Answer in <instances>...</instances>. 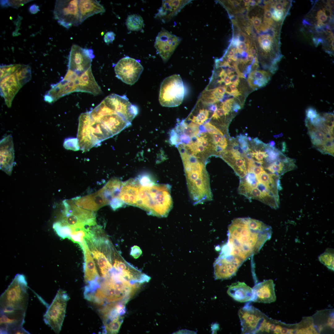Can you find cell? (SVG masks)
I'll return each mask as SVG.
<instances>
[{"label":"cell","instance_id":"cell-2","mask_svg":"<svg viewBox=\"0 0 334 334\" xmlns=\"http://www.w3.org/2000/svg\"><path fill=\"white\" fill-rule=\"evenodd\" d=\"M135 206L151 215L166 216L173 206L171 186L168 184L155 183L146 177L140 180Z\"/></svg>","mask_w":334,"mask_h":334},{"label":"cell","instance_id":"cell-4","mask_svg":"<svg viewBox=\"0 0 334 334\" xmlns=\"http://www.w3.org/2000/svg\"><path fill=\"white\" fill-rule=\"evenodd\" d=\"M280 177L265 170L257 175L247 172L245 176L240 179L238 192L248 199L268 204L274 199L280 188Z\"/></svg>","mask_w":334,"mask_h":334},{"label":"cell","instance_id":"cell-46","mask_svg":"<svg viewBox=\"0 0 334 334\" xmlns=\"http://www.w3.org/2000/svg\"><path fill=\"white\" fill-rule=\"evenodd\" d=\"M247 81L250 86L253 89L255 90L258 88L257 85L256 80L254 79L248 77Z\"/></svg>","mask_w":334,"mask_h":334},{"label":"cell","instance_id":"cell-30","mask_svg":"<svg viewBox=\"0 0 334 334\" xmlns=\"http://www.w3.org/2000/svg\"><path fill=\"white\" fill-rule=\"evenodd\" d=\"M92 227H86L72 229V232L69 239L79 245L84 240L90 238L92 233V229H91Z\"/></svg>","mask_w":334,"mask_h":334},{"label":"cell","instance_id":"cell-50","mask_svg":"<svg viewBox=\"0 0 334 334\" xmlns=\"http://www.w3.org/2000/svg\"><path fill=\"white\" fill-rule=\"evenodd\" d=\"M229 86L232 92H235L239 91L237 88V86L235 85L231 84L229 85Z\"/></svg>","mask_w":334,"mask_h":334},{"label":"cell","instance_id":"cell-6","mask_svg":"<svg viewBox=\"0 0 334 334\" xmlns=\"http://www.w3.org/2000/svg\"><path fill=\"white\" fill-rule=\"evenodd\" d=\"M138 284H133L115 272L101 280L99 287L95 291L90 301L100 305L113 303L126 304L138 288Z\"/></svg>","mask_w":334,"mask_h":334},{"label":"cell","instance_id":"cell-36","mask_svg":"<svg viewBox=\"0 0 334 334\" xmlns=\"http://www.w3.org/2000/svg\"><path fill=\"white\" fill-rule=\"evenodd\" d=\"M210 135L212 143L215 145L221 146L225 150L227 146L228 143L226 139L224 136L219 134Z\"/></svg>","mask_w":334,"mask_h":334},{"label":"cell","instance_id":"cell-27","mask_svg":"<svg viewBox=\"0 0 334 334\" xmlns=\"http://www.w3.org/2000/svg\"><path fill=\"white\" fill-rule=\"evenodd\" d=\"M227 293L234 300L240 302L251 301L253 295L252 288L244 282L239 281L228 286Z\"/></svg>","mask_w":334,"mask_h":334},{"label":"cell","instance_id":"cell-15","mask_svg":"<svg viewBox=\"0 0 334 334\" xmlns=\"http://www.w3.org/2000/svg\"><path fill=\"white\" fill-rule=\"evenodd\" d=\"M181 41L180 37L162 28L156 38L154 46L163 62H166Z\"/></svg>","mask_w":334,"mask_h":334},{"label":"cell","instance_id":"cell-44","mask_svg":"<svg viewBox=\"0 0 334 334\" xmlns=\"http://www.w3.org/2000/svg\"><path fill=\"white\" fill-rule=\"evenodd\" d=\"M306 112V118L310 119L316 118L318 114L316 109L312 107L308 108Z\"/></svg>","mask_w":334,"mask_h":334},{"label":"cell","instance_id":"cell-48","mask_svg":"<svg viewBox=\"0 0 334 334\" xmlns=\"http://www.w3.org/2000/svg\"><path fill=\"white\" fill-rule=\"evenodd\" d=\"M230 78L231 84H233L238 87L240 82V79L238 75H234Z\"/></svg>","mask_w":334,"mask_h":334},{"label":"cell","instance_id":"cell-21","mask_svg":"<svg viewBox=\"0 0 334 334\" xmlns=\"http://www.w3.org/2000/svg\"><path fill=\"white\" fill-rule=\"evenodd\" d=\"M0 169L10 175L14 164V150L12 138L10 134L0 142Z\"/></svg>","mask_w":334,"mask_h":334},{"label":"cell","instance_id":"cell-23","mask_svg":"<svg viewBox=\"0 0 334 334\" xmlns=\"http://www.w3.org/2000/svg\"><path fill=\"white\" fill-rule=\"evenodd\" d=\"M191 0H163L161 6L156 14L155 17L163 22L170 20L176 16L181 10Z\"/></svg>","mask_w":334,"mask_h":334},{"label":"cell","instance_id":"cell-1","mask_svg":"<svg viewBox=\"0 0 334 334\" xmlns=\"http://www.w3.org/2000/svg\"><path fill=\"white\" fill-rule=\"evenodd\" d=\"M271 234V227L261 221L237 218L228 227V242L223 246L229 254L243 263L259 252Z\"/></svg>","mask_w":334,"mask_h":334},{"label":"cell","instance_id":"cell-37","mask_svg":"<svg viewBox=\"0 0 334 334\" xmlns=\"http://www.w3.org/2000/svg\"><path fill=\"white\" fill-rule=\"evenodd\" d=\"M271 76L269 72L263 70L252 71L248 76L255 80L266 79L268 81L270 80Z\"/></svg>","mask_w":334,"mask_h":334},{"label":"cell","instance_id":"cell-19","mask_svg":"<svg viewBox=\"0 0 334 334\" xmlns=\"http://www.w3.org/2000/svg\"><path fill=\"white\" fill-rule=\"evenodd\" d=\"M79 246L84 255V281L86 286H91L99 284L100 279L95 262L85 240L81 242Z\"/></svg>","mask_w":334,"mask_h":334},{"label":"cell","instance_id":"cell-25","mask_svg":"<svg viewBox=\"0 0 334 334\" xmlns=\"http://www.w3.org/2000/svg\"><path fill=\"white\" fill-rule=\"evenodd\" d=\"M140 185L139 180L133 178L122 182L118 197L124 204L135 206Z\"/></svg>","mask_w":334,"mask_h":334},{"label":"cell","instance_id":"cell-52","mask_svg":"<svg viewBox=\"0 0 334 334\" xmlns=\"http://www.w3.org/2000/svg\"><path fill=\"white\" fill-rule=\"evenodd\" d=\"M254 59V56L253 55H251L250 54H248L247 55V56L246 57V59H247V61L248 62V61H250V62L252 61H252Z\"/></svg>","mask_w":334,"mask_h":334},{"label":"cell","instance_id":"cell-56","mask_svg":"<svg viewBox=\"0 0 334 334\" xmlns=\"http://www.w3.org/2000/svg\"><path fill=\"white\" fill-rule=\"evenodd\" d=\"M247 139H248V140L250 141H252L251 138V137H247Z\"/></svg>","mask_w":334,"mask_h":334},{"label":"cell","instance_id":"cell-35","mask_svg":"<svg viewBox=\"0 0 334 334\" xmlns=\"http://www.w3.org/2000/svg\"><path fill=\"white\" fill-rule=\"evenodd\" d=\"M20 65V64H14L1 66L0 80L14 73Z\"/></svg>","mask_w":334,"mask_h":334},{"label":"cell","instance_id":"cell-8","mask_svg":"<svg viewBox=\"0 0 334 334\" xmlns=\"http://www.w3.org/2000/svg\"><path fill=\"white\" fill-rule=\"evenodd\" d=\"M63 204L64 209L60 221L71 229L96 225V216L93 211L77 206L71 199L64 200Z\"/></svg>","mask_w":334,"mask_h":334},{"label":"cell","instance_id":"cell-47","mask_svg":"<svg viewBox=\"0 0 334 334\" xmlns=\"http://www.w3.org/2000/svg\"><path fill=\"white\" fill-rule=\"evenodd\" d=\"M40 10L39 6L36 4L32 5L29 9V11L32 14H36Z\"/></svg>","mask_w":334,"mask_h":334},{"label":"cell","instance_id":"cell-13","mask_svg":"<svg viewBox=\"0 0 334 334\" xmlns=\"http://www.w3.org/2000/svg\"><path fill=\"white\" fill-rule=\"evenodd\" d=\"M114 69L118 79L126 84L132 85L138 81L143 68L140 61L126 56L117 62Z\"/></svg>","mask_w":334,"mask_h":334},{"label":"cell","instance_id":"cell-45","mask_svg":"<svg viewBox=\"0 0 334 334\" xmlns=\"http://www.w3.org/2000/svg\"><path fill=\"white\" fill-rule=\"evenodd\" d=\"M251 20L255 28L257 30H258V29L259 30V28L260 27L261 25V19L257 16L253 17Z\"/></svg>","mask_w":334,"mask_h":334},{"label":"cell","instance_id":"cell-9","mask_svg":"<svg viewBox=\"0 0 334 334\" xmlns=\"http://www.w3.org/2000/svg\"><path fill=\"white\" fill-rule=\"evenodd\" d=\"M185 90L182 79L178 74L165 78L161 83L159 100L163 106L174 107L181 105L183 101Z\"/></svg>","mask_w":334,"mask_h":334},{"label":"cell","instance_id":"cell-32","mask_svg":"<svg viewBox=\"0 0 334 334\" xmlns=\"http://www.w3.org/2000/svg\"><path fill=\"white\" fill-rule=\"evenodd\" d=\"M126 24L128 30L131 31H139L143 26V20L142 17L139 15L131 14L127 17Z\"/></svg>","mask_w":334,"mask_h":334},{"label":"cell","instance_id":"cell-54","mask_svg":"<svg viewBox=\"0 0 334 334\" xmlns=\"http://www.w3.org/2000/svg\"><path fill=\"white\" fill-rule=\"evenodd\" d=\"M283 135V134L282 133H281L279 135H274V137L276 138H279L282 137Z\"/></svg>","mask_w":334,"mask_h":334},{"label":"cell","instance_id":"cell-12","mask_svg":"<svg viewBox=\"0 0 334 334\" xmlns=\"http://www.w3.org/2000/svg\"><path fill=\"white\" fill-rule=\"evenodd\" d=\"M242 334H257L266 316L261 311L247 303L238 311Z\"/></svg>","mask_w":334,"mask_h":334},{"label":"cell","instance_id":"cell-51","mask_svg":"<svg viewBox=\"0 0 334 334\" xmlns=\"http://www.w3.org/2000/svg\"><path fill=\"white\" fill-rule=\"evenodd\" d=\"M286 149L287 148L286 144L285 142H283L282 143L281 151L282 152H285L286 151Z\"/></svg>","mask_w":334,"mask_h":334},{"label":"cell","instance_id":"cell-18","mask_svg":"<svg viewBox=\"0 0 334 334\" xmlns=\"http://www.w3.org/2000/svg\"><path fill=\"white\" fill-rule=\"evenodd\" d=\"M78 79L71 80L63 78L58 83L51 86V88L45 95L44 100L52 103L65 96L78 92Z\"/></svg>","mask_w":334,"mask_h":334},{"label":"cell","instance_id":"cell-55","mask_svg":"<svg viewBox=\"0 0 334 334\" xmlns=\"http://www.w3.org/2000/svg\"><path fill=\"white\" fill-rule=\"evenodd\" d=\"M251 0H243V2H245V4H246H246H247L249 3L250 2H251Z\"/></svg>","mask_w":334,"mask_h":334},{"label":"cell","instance_id":"cell-40","mask_svg":"<svg viewBox=\"0 0 334 334\" xmlns=\"http://www.w3.org/2000/svg\"><path fill=\"white\" fill-rule=\"evenodd\" d=\"M203 126L209 134H219L222 136H224L222 132L219 129L209 122H207L204 124Z\"/></svg>","mask_w":334,"mask_h":334},{"label":"cell","instance_id":"cell-41","mask_svg":"<svg viewBox=\"0 0 334 334\" xmlns=\"http://www.w3.org/2000/svg\"><path fill=\"white\" fill-rule=\"evenodd\" d=\"M252 154L253 155V158H255L256 160L259 161H263V159H265L268 156L266 152L262 151H252Z\"/></svg>","mask_w":334,"mask_h":334},{"label":"cell","instance_id":"cell-42","mask_svg":"<svg viewBox=\"0 0 334 334\" xmlns=\"http://www.w3.org/2000/svg\"><path fill=\"white\" fill-rule=\"evenodd\" d=\"M31 0H7L8 6L17 8Z\"/></svg>","mask_w":334,"mask_h":334},{"label":"cell","instance_id":"cell-24","mask_svg":"<svg viewBox=\"0 0 334 334\" xmlns=\"http://www.w3.org/2000/svg\"><path fill=\"white\" fill-rule=\"evenodd\" d=\"M0 94L8 107H10L16 94L21 88L14 73L2 79L0 81Z\"/></svg>","mask_w":334,"mask_h":334},{"label":"cell","instance_id":"cell-17","mask_svg":"<svg viewBox=\"0 0 334 334\" xmlns=\"http://www.w3.org/2000/svg\"><path fill=\"white\" fill-rule=\"evenodd\" d=\"M79 120L77 139L79 148L82 151H86L99 143L91 132L89 112L81 113Z\"/></svg>","mask_w":334,"mask_h":334},{"label":"cell","instance_id":"cell-33","mask_svg":"<svg viewBox=\"0 0 334 334\" xmlns=\"http://www.w3.org/2000/svg\"><path fill=\"white\" fill-rule=\"evenodd\" d=\"M53 228L57 234L61 238L69 239L72 232V229L69 226L59 221L54 224Z\"/></svg>","mask_w":334,"mask_h":334},{"label":"cell","instance_id":"cell-22","mask_svg":"<svg viewBox=\"0 0 334 334\" xmlns=\"http://www.w3.org/2000/svg\"><path fill=\"white\" fill-rule=\"evenodd\" d=\"M71 200L77 206L92 211H97L110 203L104 195L101 188L95 193Z\"/></svg>","mask_w":334,"mask_h":334},{"label":"cell","instance_id":"cell-5","mask_svg":"<svg viewBox=\"0 0 334 334\" xmlns=\"http://www.w3.org/2000/svg\"><path fill=\"white\" fill-rule=\"evenodd\" d=\"M25 276L17 274L0 297V315L11 321L24 319L28 295Z\"/></svg>","mask_w":334,"mask_h":334},{"label":"cell","instance_id":"cell-53","mask_svg":"<svg viewBox=\"0 0 334 334\" xmlns=\"http://www.w3.org/2000/svg\"><path fill=\"white\" fill-rule=\"evenodd\" d=\"M268 145L270 147H274L275 145V143L274 141H271L269 142Z\"/></svg>","mask_w":334,"mask_h":334},{"label":"cell","instance_id":"cell-31","mask_svg":"<svg viewBox=\"0 0 334 334\" xmlns=\"http://www.w3.org/2000/svg\"><path fill=\"white\" fill-rule=\"evenodd\" d=\"M14 74L17 82L22 87L31 79V67L28 65L21 64Z\"/></svg>","mask_w":334,"mask_h":334},{"label":"cell","instance_id":"cell-16","mask_svg":"<svg viewBox=\"0 0 334 334\" xmlns=\"http://www.w3.org/2000/svg\"><path fill=\"white\" fill-rule=\"evenodd\" d=\"M103 101L130 122L131 123L138 113L137 107L129 101L126 95L112 94L106 97Z\"/></svg>","mask_w":334,"mask_h":334},{"label":"cell","instance_id":"cell-14","mask_svg":"<svg viewBox=\"0 0 334 334\" xmlns=\"http://www.w3.org/2000/svg\"><path fill=\"white\" fill-rule=\"evenodd\" d=\"M94 57L92 49L73 45L69 55L68 69L80 75L91 67Z\"/></svg>","mask_w":334,"mask_h":334},{"label":"cell","instance_id":"cell-34","mask_svg":"<svg viewBox=\"0 0 334 334\" xmlns=\"http://www.w3.org/2000/svg\"><path fill=\"white\" fill-rule=\"evenodd\" d=\"M270 10L272 13V18L273 21L278 22L280 24L283 21L289 10H278L273 7L270 1Z\"/></svg>","mask_w":334,"mask_h":334},{"label":"cell","instance_id":"cell-11","mask_svg":"<svg viewBox=\"0 0 334 334\" xmlns=\"http://www.w3.org/2000/svg\"><path fill=\"white\" fill-rule=\"evenodd\" d=\"M54 15L58 23L66 28L78 26L81 24L79 0H56Z\"/></svg>","mask_w":334,"mask_h":334},{"label":"cell","instance_id":"cell-26","mask_svg":"<svg viewBox=\"0 0 334 334\" xmlns=\"http://www.w3.org/2000/svg\"><path fill=\"white\" fill-rule=\"evenodd\" d=\"M78 92H87L94 96L101 94L102 93L100 87L93 75L91 67L79 76L78 82Z\"/></svg>","mask_w":334,"mask_h":334},{"label":"cell","instance_id":"cell-3","mask_svg":"<svg viewBox=\"0 0 334 334\" xmlns=\"http://www.w3.org/2000/svg\"><path fill=\"white\" fill-rule=\"evenodd\" d=\"M182 158L188 193L193 204H201L212 200L209 177L204 161L189 154Z\"/></svg>","mask_w":334,"mask_h":334},{"label":"cell","instance_id":"cell-7","mask_svg":"<svg viewBox=\"0 0 334 334\" xmlns=\"http://www.w3.org/2000/svg\"><path fill=\"white\" fill-rule=\"evenodd\" d=\"M89 112L91 118L113 136L131 125L123 116L103 101Z\"/></svg>","mask_w":334,"mask_h":334},{"label":"cell","instance_id":"cell-29","mask_svg":"<svg viewBox=\"0 0 334 334\" xmlns=\"http://www.w3.org/2000/svg\"><path fill=\"white\" fill-rule=\"evenodd\" d=\"M331 8L326 3L325 6L322 7L317 10L314 20L318 28L323 27L328 24L333 12L331 10Z\"/></svg>","mask_w":334,"mask_h":334},{"label":"cell","instance_id":"cell-39","mask_svg":"<svg viewBox=\"0 0 334 334\" xmlns=\"http://www.w3.org/2000/svg\"><path fill=\"white\" fill-rule=\"evenodd\" d=\"M323 147L322 153L328 154L334 156V139H326L323 145Z\"/></svg>","mask_w":334,"mask_h":334},{"label":"cell","instance_id":"cell-43","mask_svg":"<svg viewBox=\"0 0 334 334\" xmlns=\"http://www.w3.org/2000/svg\"><path fill=\"white\" fill-rule=\"evenodd\" d=\"M115 34L112 31L107 32L104 35V40L105 42L107 44L112 43L115 39Z\"/></svg>","mask_w":334,"mask_h":334},{"label":"cell","instance_id":"cell-28","mask_svg":"<svg viewBox=\"0 0 334 334\" xmlns=\"http://www.w3.org/2000/svg\"><path fill=\"white\" fill-rule=\"evenodd\" d=\"M79 7L81 24L89 17L105 11L104 6L97 0H79Z\"/></svg>","mask_w":334,"mask_h":334},{"label":"cell","instance_id":"cell-38","mask_svg":"<svg viewBox=\"0 0 334 334\" xmlns=\"http://www.w3.org/2000/svg\"><path fill=\"white\" fill-rule=\"evenodd\" d=\"M63 145L64 148L67 149L77 150L80 149L77 138H68L65 139Z\"/></svg>","mask_w":334,"mask_h":334},{"label":"cell","instance_id":"cell-20","mask_svg":"<svg viewBox=\"0 0 334 334\" xmlns=\"http://www.w3.org/2000/svg\"><path fill=\"white\" fill-rule=\"evenodd\" d=\"M275 286V284L272 279L265 280L256 284L252 288L251 301L265 303L275 302L276 300Z\"/></svg>","mask_w":334,"mask_h":334},{"label":"cell","instance_id":"cell-49","mask_svg":"<svg viewBox=\"0 0 334 334\" xmlns=\"http://www.w3.org/2000/svg\"><path fill=\"white\" fill-rule=\"evenodd\" d=\"M224 82L226 86L229 85L231 84L230 77L227 75L225 76L224 80Z\"/></svg>","mask_w":334,"mask_h":334},{"label":"cell","instance_id":"cell-10","mask_svg":"<svg viewBox=\"0 0 334 334\" xmlns=\"http://www.w3.org/2000/svg\"><path fill=\"white\" fill-rule=\"evenodd\" d=\"M69 298L66 292L60 289L44 315L45 323L56 333L61 330Z\"/></svg>","mask_w":334,"mask_h":334}]
</instances>
